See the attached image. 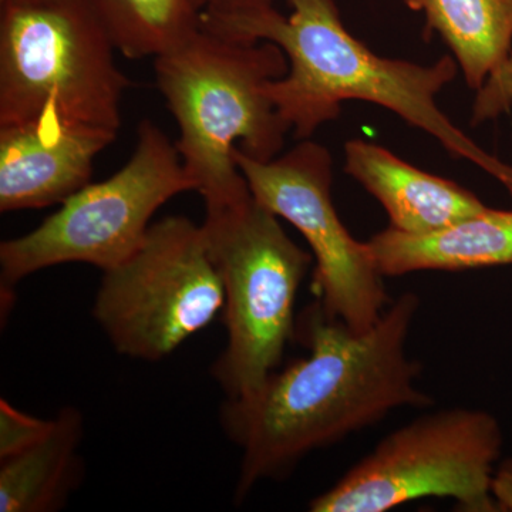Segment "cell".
Here are the masks:
<instances>
[{
  "instance_id": "e0dca14e",
  "label": "cell",
  "mask_w": 512,
  "mask_h": 512,
  "mask_svg": "<svg viewBox=\"0 0 512 512\" xmlns=\"http://www.w3.org/2000/svg\"><path fill=\"white\" fill-rule=\"evenodd\" d=\"M512 107V57L478 90L473 109V124L495 119Z\"/></svg>"
},
{
  "instance_id": "277c9868",
  "label": "cell",
  "mask_w": 512,
  "mask_h": 512,
  "mask_svg": "<svg viewBox=\"0 0 512 512\" xmlns=\"http://www.w3.org/2000/svg\"><path fill=\"white\" fill-rule=\"evenodd\" d=\"M87 0L5 2L0 13V126L52 116L119 133L130 80Z\"/></svg>"
},
{
  "instance_id": "5b68a950",
  "label": "cell",
  "mask_w": 512,
  "mask_h": 512,
  "mask_svg": "<svg viewBox=\"0 0 512 512\" xmlns=\"http://www.w3.org/2000/svg\"><path fill=\"white\" fill-rule=\"evenodd\" d=\"M202 228L224 285L228 333L212 375L228 399H238L278 369L295 333L296 296L313 256L254 195L207 208Z\"/></svg>"
},
{
  "instance_id": "ba28073f",
  "label": "cell",
  "mask_w": 512,
  "mask_h": 512,
  "mask_svg": "<svg viewBox=\"0 0 512 512\" xmlns=\"http://www.w3.org/2000/svg\"><path fill=\"white\" fill-rule=\"evenodd\" d=\"M224 309V285L202 225L185 217L151 224L126 261L104 271L93 315L111 345L158 362Z\"/></svg>"
},
{
  "instance_id": "9a60e30c",
  "label": "cell",
  "mask_w": 512,
  "mask_h": 512,
  "mask_svg": "<svg viewBox=\"0 0 512 512\" xmlns=\"http://www.w3.org/2000/svg\"><path fill=\"white\" fill-rule=\"evenodd\" d=\"M114 47L128 59L157 57L202 26L198 0H87Z\"/></svg>"
},
{
  "instance_id": "9c48e42d",
  "label": "cell",
  "mask_w": 512,
  "mask_h": 512,
  "mask_svg": "<svg viewBox=\"0 0 512 512\" xmlns=\"http://www.w3.org/2000/svg\"><path fill=\"white\" fill-rule=\"evenodd\" d=\"M234 161L255 200L308 242L323 311L357 333L372 329L392 302L369 244L352 237L333 205L329 151L302 140L284 156L258 161L235 147Z\"/></svg>"
},
{
  "instance_id": "52a82bcc",
  "label": "cell",
  "mask_w": 512,
  "mask_h": 512,
  "mask_svg": "<svg viewBox=\"0 0 512 512\" xmlns=\"http://www.w3.org/2000/svg\"><path fill=\"white\" fill-rule=\"evenodd\" d=\"M195 191L175 144L144 120L128 163L103 183L87 184L22 237L0 245L2 295L42 269L82 262L109 271L134 254L158 208Z\"/></svg>"
},
{
  "instance_id": "d6986e66",
  "label": "cell",
  "mask_w": 512,
  "mask_h": 512,
  "mask_svg": "<svg viewBox=\"0 0 512 512\" xmlns=\"http://www.w3.org/2000/svg\"><path fill=\"white\" fill-rule=\"evenodd\" d=\"M202 10H237L268 5L272 0H198Z\"/></svg>"
},
{
  "instance_id": "ffe728a7",
  "label": "cell",
  "mask_w": 512,
  "mask_h": 512,
  "mask_svg": "<svg viewBox=\"0 0 512 512\" xmlns=\"http://www.w3.org/2000/svg\"><path fill=\"white\" fill-rule=\"evenodd\" d=\"M5 2H37V0H0V3Z\"/></svg>"
},
{
  "instance_id": "3957f363",
  "label": "cell",
  "mask_w": 512,
  "mask_h": 512,
  "mask_svg": "<svg viewBox=\"0 0 512 512\" xmlns=\"http://www.w3.org/2000/svg\"><path fill=\"white\" fill-rule=\"evenodd\" d=\"M154 70L180 127L175 148L205 207L247 200L252 192L234 150L269 161L284 147L288 124L266 94V84L288 72L284 50L201 26L181 45L154 57Z\"/></svg>"
},
{
  "instance_id": "8fae6325",
  "label": "cell",
  "mask_w": 512,
  "mask_h": 512,
  "mask_svg": "<svg viewBox=\"0 0 512 512\" xmlns=\"http://www.w3.org/2000/svg\"><path fill=\"white\" fill-rule=\"evenodd\" d=\"M345 156L346 173L383 205L397 231L424 234L487 208L461 185L421 171L376 144L348 141Z\"/></svg>"
},
{
  "instance_id": "6da1fadb",
  "label": "cell",
  "mask_w": 512,
  "mask_h": 512,
  "mask_svg": "<svg viewBox=\"0 0 512 512\" xmlns=\"http://www.w3.org/2000/svg\"><path fill=\"white\" fill-rule=\"evenodd\" d=\"M419 308L417 293L404 292L363 333L330 318L319 301L306 309L301 335L309 355L222 406V427L242 451L238 503L261 481L291 476L313 451L375 426L394 410L431 406L430 394L417 386L420 363L407 353Z\"/></svg>"
},
{
  "instance_id": "5bb4252c",
  "label": "cell",
  "mask_w": 512,
  "mask_h": 512,
  "mask_svg": "<svg viewBox=\"0 0 512 512\" xmlns=\"http://www.w3.org/2000/svg\"><path fill=\"white\" fill-rule=\"evenodd\" d=\"M83 417L64 409L36 444L0 460V511L49 512L62 507L77 473Z\"/></svg>"
},
{
  "instance_id": "4fadbf2b",
  "label": "cell",
  "mask_w": 512,
  "mask_h": 512,
  "mask_svg": "<svg viewBox=\"0 0 512 512\" xmlns=\"http://www.w3.org/2000/svg\"><path fill=\"white\" fill-rule=\"evenodd\" d=\"M439 33L467 86L483 89L512 57V0H403Z\"/></svg>"
},
{
  "instance_id": "8992f818",
  "label": "cell",
  "mask_w": 512,
  "mask_h": 512,
  "mask_svg": "<svg viewBox=\"0 0 512 512\" xmlns=\"http://www.w3.org/2000/svg\"><path fill=\"white\" fill-rule=\"evenodd\" d=\"M500 421L480 409L437 410L383 437L332 487L313 512H386L421 498H453L464 512H495Z\"/></svg>"
},
{
  "instance_id": "2e32d148",
  "label": "cell",
  "mask_w": 512,
  "mask_h": 512,
  "mask_svg": "<svg viewBox=\"0 0 512 512\" xmlns=\"http://www.w3.org/2000/svg\"><path fill=\"white\" fill-rule=\"evenodd\" d=\"M53 420H42L20 412L12 404L0 402V460L28 450L45 437Z\"/></svg>"
},
{
  "instance_id": "7c38bea8",
  "label": "cell",
  "mask_w": 512,
  "mask_h": 512,
  "mask_svg": "<svg viewBox=\"0 0 512 512\" xmlns=\"http://www.w3.org/2000/svg\"><path fill=\"white\" fill-rule=\"evenodd\" d=\"M367 244L384 278L511 265L512 211L487 207L424 234L390 227L373 235Z\"/></svg>"
},
{
  "instance_id": "7a4b0ae2",
  "label": "cell",
  "mask_w": 512,
  "mask_h": 512,
  "mask_svg": "<svg viewBox=\"0 0 512 512\" xmlns=\"http://www.w3.org/2000/svg\"><path fill=\"white\" fill-rule=\"evenodd\" d=\"M291 15L268 5L204 10L202 26L242 42H271L284 50L288 72L266 84V94L296 138L308 140L338 119L343 101L386 107L430 134L451 156L464 158L507 188L512 167L483 150L437 106V94L456 79L458 64L443 56L430 66L375 55L350 35L335 0H286Z\"/></svg>"
},
{
  "instance_id": "ac0fdd59",
  "label": "cell",
  "mask_w": 512,
  "mask_h": 512,
  "mask_svg": "<svg viewBox=\"0 0 512 512\" xmlns=\"http://www.w3.org/2000/svg\"><path fill=\"white\" fill-rule=\"evenodd\" d=\"M493 497L498 511L512 512V457L501 461L495 468Z\"/></svg>"
},
{
  "instance_id": "30bf717a",
  "label": "cell",
  "mask_w": 512,
  "mask_h": 512,
  "mask_svg": "<svg viewBox=\"0 0 512 512\" xmlns=\"http://www.w3.org/2000/svg\"><path fill=\"white\" fill-rule=\"evenodd\" d=\"M116 137L52 116L0 126V211L63 204L89 184L94 158Z\"/></svg>"
}]
</instances>
